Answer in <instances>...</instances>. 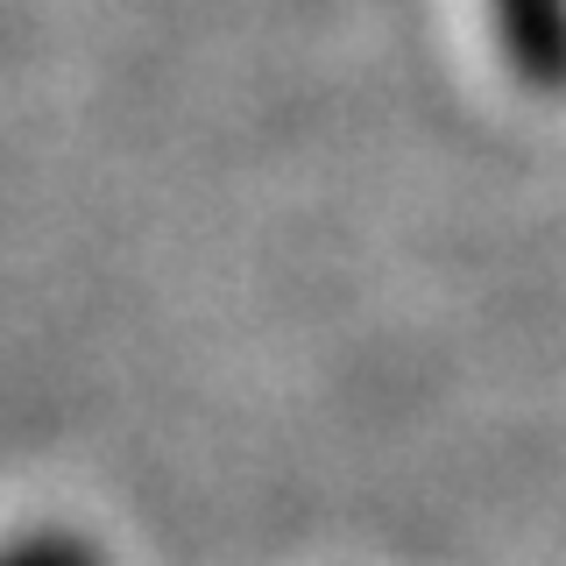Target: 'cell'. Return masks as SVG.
<instances>
[{"mask_svg":"<svg viewBox=\"0 0 566 566\" xmlns=\"http://www.w3.org/2000/svg\"><path fill=\"white\" fill-rule=\"evenodd\" d=\"M0 566H99V553L78 538H22L0 553Z\"/></svg>","mask_w":566,"mask_h":566,"instance_id":"obj_2","label":"cell"},{"mask_svg":"<svg viewBox=\"0 0 566 566\" xmlns=\"http://www.w3.org/2000/svg\"><path fill=\"white\" fill-rule=\"evenodd\" d=\"M503 57L524 85L566 93V0H489Z\"/></svg>","mask_w":566,"mask_h":566,"instance_id":"obj_1","label":"cell"}]
</instances>
